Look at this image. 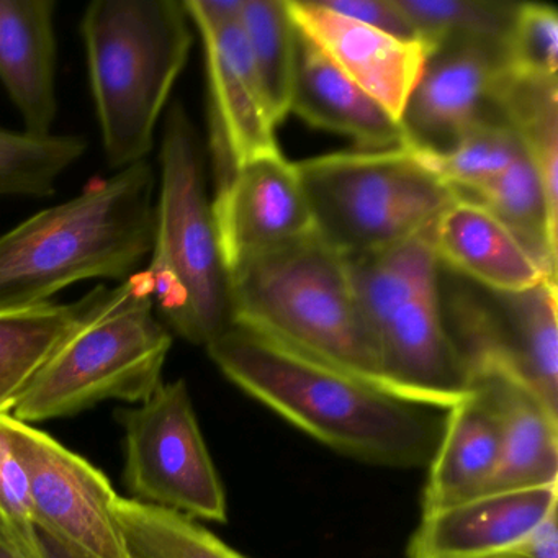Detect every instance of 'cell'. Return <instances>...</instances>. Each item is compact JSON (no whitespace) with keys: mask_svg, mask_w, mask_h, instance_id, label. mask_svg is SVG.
<instances>
[{"mask_svg":"<svg viewBox=\"0 0 558 558\" xmlns=\"http://www.w3.org/2000/svg\"><path fill=\"white\" fill-rule=\"evenodd\" d=\"M240 390L329 449L372 465H429L446 411L404 400L243 326L207 345Z\"/></svg>","mask_w":558,"mask_h":558,"instance_id":"obj_1","label":"cell"},{"mask_svg":"<svg viewBox=\"0 0 558 558\" xmlns=\"http://www.w3.org/2000/svg\"><path fill=\"white\" fill-rule=\"evenodd\" d=\"M156 174L149 161L90 179L70 201L0 236V312L34 308L84 280L138 272L155 236Z\"/></svg>","mask_w":558,"mask_h":558,"instance_id":"obj_2","label":"cell"},{"mask_svg":"<svg viewBox=\"0 0 558 558\" xmlns=\"http://www.w3.org/2000/svg\"><path fill=\"white\" fill-rule=\"evenodd\" d=\"M172 332L156 315L145 269L77 300V318L11 414L35 424L104 401L143 403L162 384Z\"/></svg>","mask_w":558,"mask_h":558,"instance_id":"obj_3","label":"cell"},{"mask_svg":"<svg viewBox=\"0 0 558 558\" xmlns=\"http://www.w3.org/2000/svg\"><path fill=\"white\" fill-rule=\"evenodd\" d=\"M81 35L107 162L148 161L194 45L184 0H94Z\"/></svg>","mask_w":558,"mask_h":558,"instance_id":"obj_4","label":"cell"},{"mask_svg":"<svg viewBox=\"0 0 558 558\" xmlns=\"http://www.w3.org/2000/svg\"><path fill=\"white\" fill-rule=\"evenodd\" d=\"M148 260L156 315L179 338L207 348L231 325L230 277L208 195L204 146L181 102L169 106L162 125Z\"/></svg>","mask_w":558,"mask_h":558,"instance_id":"obj_5","label":"cell"},{"mask_svg":"<svg viewBox=\"0 0 558 558\" xmlns=\"http://www.w3.org/2000/svg\"><path fill=\"white\" fill-rule=\"evenodd\" d=\"M230 295L231 325L385 390L348 263L316 234L231 274Z\"/></svg>","mask_w":558,"mask_h":558,"instance_id":"obj_6","label":"cell"},{"mask_svg":"<svg viewBox=\"0 0 558 558\" xmlns=\"http://www.w3.org/2000/svg\"><path fill=\"white\" fill-rule=\"evenodd\" d=\"M295 169L316 236L345 260L424 233L459 198L404 146L331 153Z\"/></svg>","mask_w":558,"mask_h":558,"instance_id":"obj_7","label":"cell"},{"mask_svg":"<svg viewBox=\"0 0 558 558\" xmlns=\"http://www.w3.org/2000/svg\"><path fill=\"white\" fill-rule=\"evenodd\" d=\"M557 300V282L501 293L452 272L439 279L444 323L473 381L506 375L558 410Z\"/></svg>","mask_w":558,"mask_h":558,"instance_id":"obj_8","label":"cell"},{"mask_svg":"<svg viewBox=\"0 0 558 558\" xmlns=\"http://www.w3.org/2000/svg\"><path fill=\"white\" fill-rule=\"evenodd\" d=\"M117 413L125 430L123 482L132 499L194 521H228L223 482L184 378L162 381L148 400Z\"/></svg>","mask_w":558,"mask_h":558,"instance_id":"obj_9","label":"cell"},{"mask_svg":"<svg viewBox=\"0 0 558 558\" xmlns=\"http://www.w3.org/2000/svg\"><path fill=\"white\" fill-rule=\"evenodd\" d=\"M31 482L38 531L81 558H130L110 480L34 424L0 414Z\"/></svg>","mask_w":558,"mask_h":558,"instance_id":"obj_10","label":"cell"},{"mask_svg":"<svg viewBox=\"0 0 558 558\" xmlns=\"http://www.w3.org/2000/svg\"><path fill=\"white\" fill-rule=\"evenodd\" d=\"M505 73L502 41L453 38L434 47L400 119L404 148L444 153L480 123L501 119L496 94Z\"/></svg>","mask_w":558,"mask_h":558,"instance_id":"obj_11","label":"cell"},{"mask_svg":"<svg viewBox=\"0 0 558 558\" xmlns=\"http://www.w3.org/2000/svg\"><path fill=\"white\" fill-rule=\"evenodd\" d=\"M211 208L228 277L315 234L299 172L282 153L253 159L215 185Z\"/></svg>","mask_w":558,"mask_h":558,"instance_id":"obj_12","label":"cell"},{"mask_svg":"<svg viewBox=\"0 0 558 558\" xmlns=\"http://www.w3.org/2000/svg\"><path fill=\"white\" fill-rule=\"evenodd\" d=\"M238 19L192 24L205 51L208 151L215 185L253 159L282 153Z\"/></svg>","mask_w":558,"mask_h":558,"instance_id":"obj_13","label":"cell"},{"mask_svg":"<svg viewBox=\"0 0 558 558\" xmlns=\"http://www.w3.org/2000/svg\"><path fill=\"white\" fill-rule=\"evenodd\" d=\"M557 506L558 482H551L480 493L421 511L407 558H514Z\"/></svg>","mask_w":558,"mask_h":558,"instance_id":"obj_14","label":"cell"},{"mask_svg":"<svg viewBox=\"0 0 558 558\" xmlns=\"http://www.w3.org/2000/svg\"><path fill=\"white\" fill-rule=\"evenodd\" d=\"M296 31L400 122L429 48L335 14L319 0H286Z\"/></svg>","mask_w":558,"mask_h":558,"instance_id":"obj_15","label":"cell"},{"mask_svg":"<svg viewBox=\"0 0 558 558\" xmlns=\"http://www.w3.org/2000/svg\"><path fill=\"white\" fill-rule=\"evenodd\" d=\"M433 243L440 267L501 293H521L557 274L501 220L482 205L457 198L433 227Z\"/></svg>","mask_w":558,"mask_h":558,"instance_id":"obj_16","label":"cell"},{"mask_svg":"<svg viewBox=\"0 0 558 558\" xmlns=\"http://www.w3.org/2000/svg\"><path fill=\"white\" fill-rule=\"evenodd\" d=\"M53 0H0V83L25 132L51 135L58 117Z\"/></svg>","mask_w":558,"mask_h":558,"instance_id":"obj_17","label":"cell"},{"mask_svg":"<svg viewBox=\"0 0 558 558\" xmlns=\"http://www.w3.org/2000/svg\"><path fill=\"white\" fill-rule=\"evenodd\" d=\"M296 34L290 112L315 129L352 140L359 149L404 146L401 123L348 80L308 38Z\"/></svg>","mask_w":558,"mask_h":558,"instance_id":"obj_18","label":"cell"},{"mask_svg":"<svg viewBox=\"0 0 558 558\" xmlns=\"http://www.w3.org/2000/svg\"><path fill=\"white\" fill-rule=\"evenodd\" d=\"M475 384L488 395L499 430L498 465L485 492L558 482L557 408L506 375H485Z\"/></svg>","mask_w":558,"mask_h":558,"instance_id":"obj_19","label":"cell"},{"mask_svg":"<svg viewBox=\"0 0 558 558\" xmlns=\"http://www.w3.org/2000/svg\"><path fill=\"white\" fill-rule=\"evenodd\" d=\"M499 459L495 410L478 384L446 410L442 434L430 459L421 511L452 505L485 492Z\"/></svg>","mask_w":558,"mask_h":558,"instance_id":"obj_20","label":"cell"},{"mask_svg":"<svg viewBox=\"0 0 558 558\" xmlns=\"http://www.w3.org/2000/svg\"><path fill=\"white\" fill-rule=\"evenodd\" d=\"M77 318V302L0 312V414L11 413Z\"/></svg>","mask_w":558,"mask_h":558,"instance_id":"obj_21","label":"cell"},{"mask_svg":"<svg viewBox=\"0 0 558 558\" xmlns=\"http://www.w3.org/2000/svg\"><path fill=\"white\" fill-rule=\"evenodd\" d=\"M460 198L492 211L557 274L558 214L548 204L541 175L525 153L501 174Z\"/></svg>","mask_w":558,"mask_h":558,"instance_id":"obj_22","label":"cell"},{"mask_svg":"<svg viewBox=\"0 0 558 558\" xmlns=\"http://www.w3.org/2000/svg\"><path fill=\"white\" fill-rule=\"evenodd\" d=\"M238 21L267 112L277 126L290 113L299 34L286 0H243Z\"/></svg>","mask_w":558,"mask_h":558,"instance_id":"obj_23","label":"cell"},{"mask_svg":"<svg viewBox=\"0 0 558 558\" xmlns=\"http://www.w3.org/2000/svg\"><path fill=\"white\" fill-rule=\"evenodd\" d=\"M496 109L537 169L548 204L558 214L557 80H521L506 71L496 94Z\"/></svg>","mask_w":558,"mask_h":558,"instance_id":"obj_24","label":"cell"},{"mask_svg":"<svg viewBox=\"0 0 558 558\" xmlns=\"http://www.w3.org/2000/svg\"><path fill=\"white\" fill-rule=\"evenodd\" d=\"M117 515L130 558H247L179 512L120 496Z\"/></svg>","mask_w":558,"mask_h":558,"instance_id":"obj_25","label":"cell"},{"mask_svg":"<svg viewBox=\"0 0 558 558\" xmlns=\"http://www.w3.org/2000/svg\"><path fill=\"white\" fill-rule=\"evenodd\" d=\"M81 135H32L0 129V198H45L57 192L64 172L86 156Z\"/></svg>","mask_w":558,"mask_h":558,"instance_id":"obj_26","label":"cell"},{"mask_svg":"<svg viewBox=\"0 0 558 558\" xmlns=\"http://www.w3.org/2000/svg\"><path fill=\"white\" fill-rule=\"evenodd\" d=\"M411 151L459 197L482 187L524 155L518 136L502 119L480 123L447 151Z\"/></svg>","mask_w":558,"mask_h":558,"instance_id":"obj_27","label":"cell"},{"mask_svg":"<svg viewBox=\"0 0 558 558\" xmlns=\"http://www.w3.org/2000/svg\"><path fill=\"white\" fill-rule=\"evenodd\" d=\"M417 40L433 50L453 38L505 40L519 2L508 0H398Z\"/></svg>","mask_w":558,"mask_h":558,"instance_id":"obj_28","label":"cell"},{"mask_svg":"<svg viewBox=\"0 0 558 558\" xmlns=\"http://www.w3.org/2000/svg\"><path fill=\"white\" fill-rule=\"evenodd\" d=\"M508 74L521 80H557L558 12L544 2H519L502 40Z\"/></svg>","mask_w":558,"mask_h":558,"instance_id":"obj_29","label":"cell"},{"mask_svg":"<svg viewBox=\"0 0 558 558\" xmlns=\"http://www.w3.org/2000/svg\"><path fill=\"white\" fill-rule=\"evenodd\" d=\"M0 531L25 558H44L24 463L0 426Z\"/></svg>","mask_w":558,"mask_h":558,"instance_id":"obj_30","label":"cell"},{"mask_svg":"<svg viewBox=\"0 0 558 558\" xmlns=\"http://www.w3.org/2000/svg\"><path fill=\"white\" fill-rule=\"evenodd\" d=\"M335 14L404 41L417 40L416 31L398 0H319Z\"/></svg>","mask_w":558,"mask_h":558,"instance_id":"obj_31","label":"cell"},{"mask_svg":"<svg viewBox=\"0 0 558 558\" xmlns=\"http://www.w3.org/2000/svg\"><path fill=\"white\" fill-rule=\"evenodd\" d=\"M557 521V511L550 512L522 542L514 558H558Z\"/></svg>","mask_w":558,"mask_h":558,"instance_id":"obj_32","label":"cell"},{"mask_svg":"<svg viewBox=\"0 0 558 558\" xmlns=\"http://www.w3.org/2000/svg\"><path fill=\"white\" fill-rule=\"evenodd\" d=\"M40 541L41 554H44V558H81L77 557L76 554H73V551L68 550L66 547H63L60 542L48 537V535L44 534V532H40Z\"/></svg>","mask_w":558,"mask_h":558,"instance_id":"obj_33","label":"cell"},{"mask_svg":"<svg viewBox=\"0 0 558 558\" xmlns=\"http://www.w3.org/2000/svg\"><path fill=\"white\" fill-rule=\"evenodd\" d=\"M0 558H25L0 531Z\"/></svg>","mask_w":558,"mask_h":558,"instance_id":"obj_34","label":"cell"}]
</instances>
